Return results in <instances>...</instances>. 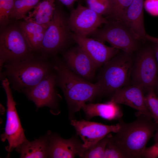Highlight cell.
Masks as SVG:
<instances>
[{"label": "cell", "instance_id": "obj_1", "mask_svg": "<svg viewBox=\"0 0 158 158\" xmlns=\"http://www.w3.org/2000/svg\"><path fill=\"white\" fill-rule=\"evenodd\" d=\"M120 128L109 140L121 151L126 158H142L146 145L158 128V124L147 116L138 113L134 121L126 123L119 120Z\"/></svg>", "mask_w": 158, "mask_h": 158}, {"label": "cell", "instance_id": "obj_2", "mask_svg": "<svg viewBox=\"0 0 158 158\" xmlns=\"http://www.w3.org/2000/svg\"><path fill=\"white\" fill-rule=\"evenodd\" d=\"M53 67L56 73L57 84L62 89L71 114L80 111L86 102L101 95L97 82L92 83L78 76L65 63L57 61Z\"/></svg>", "mask_w": 158, "mask_h": 158}, {"label": "cell", "instance_id": "obj_3", "mask_svg": "<svg viewBox=\"0 0 158 158\" xmlns=\"http://www.w3.org/2000/svg\"><path fill=\"white\" fill-rule=\"evenodd\" d=\"M46 57L33 56L23 61L7 63L0 72L1 78H7L14 89L23 91L34 87L51 73V65Z\"/></svg>", "mask_w": 158, "mask_h": 158}, {"label": "cell", "instance_id": "obj_4", "mask_svg": "<svg viewBox=\"0 0 158 158\" xmlns=\"http://www.w3.org/2000/svg\"><path fill=\"white\" fill-rule=\"evenodd\" d=\"M132 54L119 52L103 65L97 82L101 95L113 94L126 86L131 78L134 61Z\"/></svg>", "mask_w": 158, "mask_h": 158}, {"label": "cell", "instance_id": "obj_5", "mask_svg": "<svg viewBox=\"0 0 158 158\" xmlns=\"http://www.w3.org/2000/svg\"><path fill=\"white\" fill-rule=\"evenodd\" d=\"M68 17L56 2L53 18L45 32L40 52L47 57L63 50L74 41L73 32L68 23Z\"/></svg>", "mask_w": 158, "mask_h": 158}, {"label": "cell", "instance_id": "obj_6", "mask_svg": "<svg viewBox=\"0 0 158 158\" xmlns=\"http://www.w3.org/2000/svg\"><path fill=\"white\" fill-rule=\"evenodd\" d=\"M0 72L4 65L30 58L33 52L29 47L18 25L10 24L1 29Z\"/></svg>", "mask_w": 158, "mask_h": 158}, {"label": "cell", "instance_id": "obj_7", "mask_svg": "<svg viewBox=\"0 0 158 158\" xmlns=\"http://www.w3.org/2000/svg\"><path fill=\"white\" fill-rule=\"evenodd\" d=\"M108 20L103 27L98 28L89 36L103 42H107L118 50L129 53L137 50L140 40L121 21Z\"/></svg>", "mask_w": 158, "mask_h": 158}, {"label": "cell", "instance_id": "obj_8", "mask_svg": "<svg viewBox=\"0 0 158 158\" xmlns=\"http://www.w3.org/2000/svg\"><path fill=\"white\" fill-rule=\"evenodd\" d=\"M158 66L154 49L145 47L138 53L132 69V84L141 87L144 91L154 90L158 80Z\"/></svg>", "mask_w": 158, "mask_h": 158}, {"label": "cell", "instance_id": "obj_9", "mask_svg": "<svg viewBox=\"0 0 158 158\" xmlns=\"http://www.w3.org/2000/svg\"><path fill=\"white\" fill-rule=\"evenodd\" d=\"M7 78L2 80V84L7 97V118L5 131L1 135V140H7L8 145L6 150L8 152L16 148L27 139L21 125L14 100Z\"/></svg>", "mask_w": 158, "mask_h": 158}, {"label": "cell", "instance_id": "obj_10", "mask_svg": "<svg viewBox=\"0 0 158 158\" xmlns=\"http://www.w3.org/2000/svg\"><path fill=\"white\" fill-rule=\"evenodd\" d=\"M107 21L103 16L79 3L71 10L68 23L72 32L88 37Z\"/></svg>", "mask_w": 158, "mask_h": 158}, {"label": "cell", "instance_id": "obj_11", "mask_svg": "<svg viewBox=\"0 0 158 158\" xmlns=\"http://www.w3.org/2000/svg\"><path fill=\"white\" fill-rule=\"evenodd\" d=\"M71 124L83 140L85 148L95 144L111 133H116L120 127L119 123L109 125L84 120H72Z\"/></svg>", "mask_w": 158, "mask_h": 158}, {"label": "cell", "instance_id": "obj_12", "mask_svg": "<svg viewBox=\"0 0 158 158\" xmlns=\"http://www.w3.org/2000/svg\"><path fill=\"white\" fill-rule=\"evenodd\" d=\"M74 42L88 55L97 68L103 66L119 52V50L109 47L92 38L81 36L73 32Z\"/></svg>", "mask_w": 158, "mask_h": 158}, {"label": "cell", "instance_id": "obj_13", "mask_svg": "<svg viewBox=\"0 0 158 158\" xmlns=\"http://www.w3.org/2000/svg\"><path fill=\"white\" fill-rule=\"evenodd\" d=\"M56 84V75L51 73L37 84L23 92L37 108L45 106L53 108L57 104Z\"/></svg>", "mask_w": 158, "mask_h": 158}, {"label": "cell", "instance_id": "obj_14", "mask_svg": "<svg viewBox=\"0 0 158 158\" xmlns=\"http://www.w3.org/2000/svg\"><path fill=\"white\" fill-rule=\"evenodd\" d=\"M65 63L74 73L89 81L95 78L97 67L86 52L78 45L63 54Z\"/></svg>", "mask_w": 158, "mask_h": 158}, {"label": "cell", "instance_id": "obj_15", "mask_svg": "<svg viewBox=\"0 0 158 158\" xmlns=\"http://www.w3.org/2000/svg\"><path fill=\"white\" fill-rule=\"evenodd\" d=\"M144 92L143 88L138 85L126 86L114 92L110 100L128 106L137 110L138 113L152 119L146 104Z\"/></svg>", "mask_w": 158, "mask_h": 158}, {"label": "cell", "instance_id": "obj_16", "mask_svg": "<svg viewBox=\"0 0 158 158\" xmlns=\"http://www.w3.org/2000/svg\"><path fill=\"white\" fill-rule=\"evenodd\" d=\"M49 133V157L72 158L76 156L80 157L85 148L78 138L74 137L64 139Z\"/></svg>", "mask_w": 158, "mask_h": 158}, {"label": "cell", "instance_id": "obj_17", "mask_svg": "<svg viewBox=\"0 0 158 158\" xmlns=\"http://www.w3.org/2000/svg\"><path fill=\"white\" fill-rule=\"evenodd\" d=\"M144 0H133L121 20L140 40L146 34L144 24Z\"/></svg>", "mask_w": 158, "mask_h": 158}, {"label": "cell", "instance_id": "obj_18", "mask_svg": "<svg viewBox=\"0 0 158 158\" xmlns=\"http://www.w3.org/2000/svg\"><path fill=\"white\" fill-rule=\"evenodd\" d=\"M81 109L88 118L98 116L109 120H119L123 115L118 104L110 100L104 103H85Z\"/></svg>", "mask_w": 158, "mask_h": 158}, {"label": "cell", "instance_id": "obj_19", "mask_svg": "<svg viewBox=\"0 0 158 158\" xmlns=\"http://www.w3.org/2000/svg\"><path fill=\"white\" fill-rule=\"evenodd\" d=\"M18 26L29 47L33 52H40L47 27L35 22L24 20Z\"/></svg>", "mask_w": 158, "mask_h": 158}, {"label": "cell", "instance_id": "obj_20", "mask_svg": "<svg viewBox=\"0 0 158 158\" xmlns=\"http://www.w3.org/2000/svg\"><path fill=\"white\" fill-rule=\"evenodd\" d=\"M49 133L32 141L27 140L17 147L16 151L22 158L49 157Z\"/></svg>", "mask_w": 158, "mask_h": 158}, {"label": "cell", "instance_id": "obj_21", "mask_svg": "<svg viewBox=\"0 0 158 158\" xmlns=\"http://www.w3.org/2000/svg\"><path fill=\"white\" fill-rule=\"evenodd\" d=\"M56 0H42L24 19L48 27L53 17Z\"/></svg>", "mask_w": 158, "mask_h": 158}, {"label": "cell", "instance_id": "obj_22", "mask_svg": "<svg viewBox=\"0 0 158 158\" xmlns=\"http://www.w3.org/2000/svg\"><path fill=\"white\" fill-rule=\"evenodd\" d=\"M42 0H15L12 20L24 19L27 15Z\"/></svg>", "mask_w": 158, "mask_h": 158}, {"label": "cell", "instance_id": "obj_23", "mask_svg": "<svg viewBox=\"0 0 158 158\" xmlns=\"http://www.w3.org/2000/svg\"><path fill=\"white\" fill-rule=\"evenodd\" d=\"M111 134H108L96 143L85 148L80 157L104 158L106 147Z\"/></svg>", "mask_w": 158, "mask_h": 158}, {"label": "cell", "instance_id": "obj_24", "mask_svg": "<svg viewBox=\"0 0 158 158\" xmlns=\"http://www.w3.org/2000/svg\"><path fill=\"white\" fill-rule=\"evenodd\" d=\"M87 7L97 13L107 18L111 14L112 5L111 0H84Z\"/></svg>", "mask_w": 158, "mask_h": 158}, {"label": "cell", "instance_id": "obj_25", "mask_svg": "<svg viewBox=\"0 0 158 158\" xmlns=\"http://www.w3.org/2000/svg\"><path fill=\"white\" fill-rule=\"evenodd\" d=\"M133 0H111L112 5L111 14L106 18L108 20L120 21Z\"/></svg>", "mask_w": 158, "mask_h": 158}, {"label": "cell", "instance_id": "obj_26", "mask_svg": "<svg viewBox=\"0 0 158 158\" xmlns=\"http://www.w3.org/2000/svg\"><path fill=\"white\" fill-rule=\"evenodd\" d=\"M15 0H0V25L1 28L10 24Z\"/></svg>", "mask_w": 158, "mask_h": 158}, {"label": "cell", "instance_id": "obj_27", "mask_svg": "<svg viewBox=\"0 0 158 158\" xmlns=\"http://www.w3.org/2000/svg\"><path fill=\"white\" fill-rule=\"evenodd\" d=\"M147 107L154 121L158 124V97L154 90L147 92L145 96Z\"/></svg>", "mask_w": 158, "mask_h": 158}, {"label": "cell", "instance_id": "obj_28", "mask_svg": "<svg viewBox=\"0 0 158 158\" xmlns=\"http://www.w3.org/2000/svg\"><path fill=\"white\" fill-rule=\"evenodd\" d=\"M104 158H126V157L119 149L110 140L109 138Z\"/></svg>", "mask_w": 158, "mask_h": 158}, {"label": "cell", "instance_id": "obj_29", "mask_svg": "<svg viewBox=\"0 0 158 158\" xmlns=\"http://www.w3.org/2000/svg\"><path fill=\"white\" fill-rule=\"evenodd\" d=\"M144 7L150 15L158 16V0H145L144 1Z\"/></svg>", "mask_w": 158, "mask_h": 158}, {"label": "cell", "instance_id": "obj_30", "mask_svg": "<svg viewBox=\"0 0 158 158\" xmlns=\"http://www.w3.org/2000/svg\"><path fill=\"white\" fill-rule=\"evenodd\" d=\"M142 158H158V142L148 147L145 148Z\"/></svg>", "mask_w": 158, "mask_h": 158}, {"label": "cell", "instance_id": "obj_31", "mask_svg": "<svg viewBox=\"0 0 158 158\" xmlns=\"http://www.w3.org/2000/svg\"><path fill=\"white\" fill-rule=\"evenodd\" d=\"M145 39L153 42L154 43V51L158 66V39L146 34L145 36Z\"/></svg>", "mask_w": 158, "mask_h": 158}, {"label": "cell", "instance_id": "obj_32", "mask_svg": "<svg viewBox=\"0 0 158 158\" xmlns=\"http://www.w3.org/2000/svg\"><path fill=\"white\" fill-rule=\"evenodd\" d=\"M68 8L72 10L75 2L80 0H57Z\"/></svg>", "mask_w": 158, "mask_h": 158}, {"label": "cell", "instance_id": "obj_33", "mask_svg": "<svg viewBox=\"0 0 158 158\" xmlns=\"http://www.w3.org/2000/svg\"><path fill=\"white\" fill-rule=\"evenodd\" d=\"M154 138L155 143L158 142V128L154 135Z\"/></svg>", "mask_w": 158, "mask_h": 158}, {"label": "cell", "instance_id": "obj_34", "mask_svg": "<svg viewBox=\"0 0 158 158\" xmlns=\"http://www.w3.org/2000/svg\"><path fill=\"white\" fill-rule=\"evenodd\" d=\"M156 87H157V93L158 94V80H157V81L156 84Z\"/></svg>", "mask_w": 158, "mask_h": 158}]
</instances>
